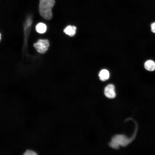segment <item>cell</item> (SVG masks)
Returning a JSON list of instances; mask_svg holds the SVG:
<instances>
[{"mask_svg": "<svg viewBox=\"0 0 155 155\" xmlns=\"http://www.w3.org/2000/svg\"><path fill=\"white\" fill-rule=\"evenodd\" d=\"M55 0H39V11L44 19L51 20L53 17L52 9L55 4Z\"/></svg>", "mask_w": 155, "mask_h": 155, "instance_id": "obj_1", "label": "cell"}, {"mask_svg": "<svg viewBox=\"0 0 155 155\" xmlns=\"http://www.w3.org/2000/svg\"><path fill=\"white\" fill-rule=\"evenodd\" d=\"M135 135L130 138L124 135H115L112 137L111 140L109 143V146L111 148L115 149H118L120 146L125 147L133 141L135 137Z\"/></svg>", "mask_w": 155, "mask_h": 155, "instance_id": "obj_2", "label": "cell"}, {"mask_svg": "<svg viewBox=\"0 0 155 155\" xmlns=\"http://www.w3.org/2000/svg\"><path fill=\"white\" fill-rule=\"evenodd\" d=\"M49 45V42L46 39L39 40L34 45L37 51L41 53H45L47 50Z\"/></svg>", "mask_w": 155, "mask_h": 155, "instance_id": "obj_3", "label": "cell"}, {"mask_svg": "<svg viewBox=\"0 0 155 155\" xmlns=\"http://www.w3.org/2000/svg\"><path fill=\"white\" fill-rule=\"evenodd\" d=\"M104 94L107 98L112 99L116 96L115 86L113 84H110L106 86L104 89Z\"/></svg>", "mask_w": 155, "mask_h": 155, "instance_id": "obj_4", "label": "cell"}, {"mask_svg": "<svg viewBox=\"0 0 155 155\" xmlns=\"http://www.w3.org/2000/svg\"><path fill=\"white\" fill-rule=\"evenodd\" d=\"M76 28L74 26H68L64 30V32L66 34L70 36H73L75 34Z\"/></svg>", "mask_w": 155, "mask_h": 155, "instance_id": "obj_5", "label": "cell"}, {"mask_svg": "<svg viewBox=\"0 0 155 155\" xmlns=\"http://www.w3.org/2000/svg\"><path fill=\"white\" fill-rule=\"evenodd\" d=\"M100 80L102 81L107 80L109 77V73L106 69H103L99 72L98 75Z\"/></svg>", "mask_w": 155, "mask_h": 155, "instance_id": "obj_6", "label": "cell"}, {"mask_svg": "<svg viewBox=\"0 0 155 155\" xmlns=\"http://www.w3.org/2000/svg\"><path fill=\"white\" fill-rule=\"evenodd\" d=\"M144 66L146 70L150 71H153L155 70V62L151 60H147L145 63Z\"/></svg>", "mask_w": 155, "mask_h": 155, "instance_id": "obj_7", "label": "cell"}, {"mask_svg": "<svg viewBox=\"0 0 155 155\" xmlns=\"http://www.w3.org/2000/svg\"><path fill=\"white\" fill-rule=\"evenodd\" d=\"M35 29L36 32L38 33L43 34L46 32L47 26L45 24L40 22L36 24Z\"/></svg>", "mask_w": 155, "mask_h": 155, "instance_id": "obj_8", "label": "cell"}, {"mask_svg": "<svg viewBox=\"0 0 155 155\" xmlns=\"http://www.w3.org/2000/svg\"><path fill=\"white\" fill-rule=\"evenodd\" d=\"M37 154L34 151L30 150H27L24 154V155H36Z\"/></svg>", "mask_w": 155, "mask_h": 155, "instance_id": "obj_9", "label": "cell"}, {"mask_svg": "<svg viewBox=\"0 0 155 155\" xmlns=\"http://www.w3.org/2000/svg\"><path fill=\"white\" fill-rule=\"evenodd\" d=\"M150 27L152 32L155 33V22L152 23Z\"/></svg>", "mask_w": 155, "mask_h": 155, "instance_id": "obj_10", "label": "cell"}]
</instances>
